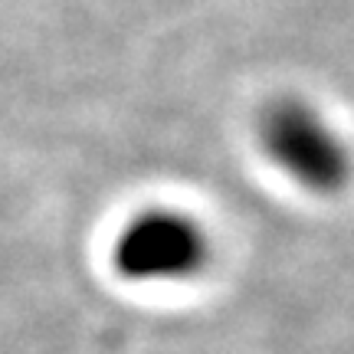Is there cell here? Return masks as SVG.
<instances>
[{
  "mask_svg": "<svg viewBox=\"0 0 354 354\" xmlns=\"http://www.w3.org/2000/svg\"><path fill=\"white\" fill-rule=\"evenodd\" d=\"M214 253L210 233L197 216L174 207H148L118 230L112 269L125 282L165 286L201 276Z\"/></svg>",
  "mask_w": 354,
  "mask_h": 354,
  "instance_id": "7a4b0ae2",
  "label": "cell"
},
{
  "mask_svg": "<svg viewBox=\"0 0 354 354\" xmlns=\"http://www.w3.org/2000/svg\"><path fill=\"white\" fill-rule=\"evenodd\" d=\"M256 138L266 158L295 187L315 197H335L351 184V148L312 102L299 95L272 99L259 112Z\"/></svg>",
  "mask_w": 354,
  "mask_h": 354,
  "instance_id": "6da1fadb",
  "label": "cell"
}]
</instances>
